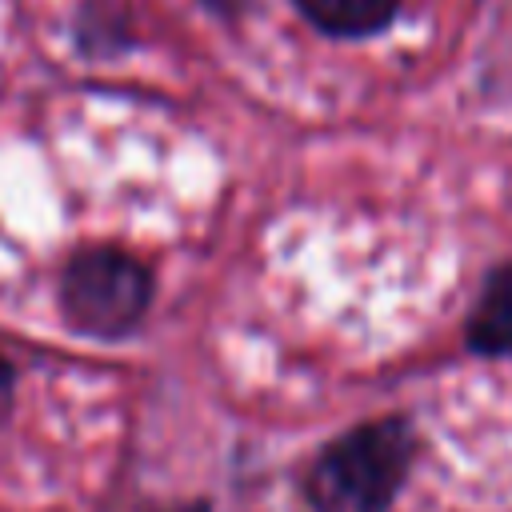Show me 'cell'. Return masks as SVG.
<instances>
[{
	"label": "cell",
	"mask_w": 512,
	"mask_h": 512,
	"mask_svg": "<svg viewBox=\"0 0 512 512\" xmlns=\"http://www.w3.org/2000/svg\"><path fill=\"white\" fill-rule=\"evenodd\" d=\"M468 344L484 356H512V264L488 276L468 320Z\"/></svg>",
	"instance_id": "cell-3"
},
{
	"label": "cell",
	"mask_w": 512,
	"mask_h": 512,
	"mask_svg": "<svg viewBox=\"0 0 512 512\" xmlns=\"http://www.w3.org/2000/svg\"><path fill=\"white\" fill-rule=\"evenodd\" d=\"M8 400H12V372H8V364L0 360V416L8 412Z\"/></svg>",
	"instance_id": "cell-5"
},
{
	"label": "cell",
	"mask_w": 512,
	"mask_h": 512,
	"mask_svg": "<svg viewBox=\"0 0 512 512\" xmlns=\"http://www.w3.org/2000/svg\"><path fill=\"white\" fill-rule=\"evenodd\" d=\"M180 512H204V508H180Z\"/></svg>",
	"instance_id": "cell-6"
},
{
	"label": "cell",
	"mask_w": 512,
	"mask_h": 512,
	"mask_svg": "<svg viewBox=\"0 0 512 512\" xmlns=\"http://www.w3.org/2000/svg\"><path fill=\"white\" fill-rule=\"evenodd\" d=\"M296 4L328 36H368L396 16L400 0H296Z\"/></svg>",
	"instance_id": "cell-4"
},
{
	"label": "cell",
	"mask_w": 512,
	"mask_h": 512,
	"mask_svg": "<svg viewBox=\"0 0 512 512\" xmlns=\"http://www.w3.org/2000/svg\"><path fill=\"white\" fill-rule=\"evenodd\" d=\"M152 300V280L140 260L116 248L80 252L60 284V304L72 328L88 336H124Z\"/></svg>",
	"instance_id": "cell-2"
},
{
	"label": "cell",
	"mask_w": 512,
	"mask_h": 512,
	"mask_svg": "<svg viewBox=\"0 0 512 512\" xmlns=\"http://www.w3.org/2000/svg\"><path fill=\"white\" fill-rule=\"evenodd\" d=\"M412 428L404 420H372L332 440L308 472L316 512H388L408 468Z\"/></svg>",
	"instance_id": "cell-1"
}]
</instances>
